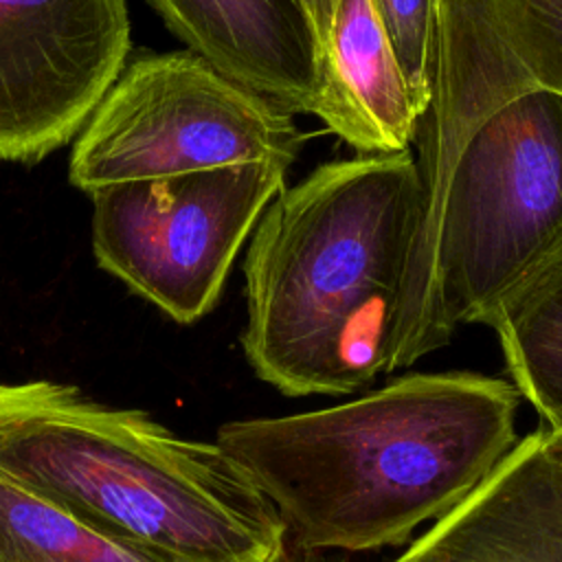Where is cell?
Segmentation results:
<instances>
[{"label":"cell","mask_w":562,"mask_h":562,"mask_svg":"<svg viewBox=\"0 0 562 562\" xmlns=\"http://www.w3.org/2000/svg\"><path fill=\"white\" fill-rule=\"evenodd\" d=\"M520 402L494 375L406 373L336 406L226 422L215 441L296 549L371 551L459 507L518 443Z\"/></svg>","instance_id":"obj_1"},{"label":"cell","mask_w":562,"mask_h":562,"mask_svg":"<svg viewBox=\"0 0 562 562\" xmlns=\"http://www.w3.org/2000/svg\"><path fill=\"white\" fill-rule=\"evenodd\" d=\"M562 259V92L531 90L465 140L413 241L386 373L450 342Z\"/></svg>","instance_id":"obj_4"},{"label":"cell","mask_w":562,"mask_h":562,"mask_svg":"<svg viewBox=\"0 0 562 562\" xmlns=\"http://www.w3.org/2000/svg\"><path fill=\"white\" fill-rule=\"evenodd\" d=\"M391 562H404V560L397 555V558H395V560H391Z\"/></svg>","instance_id":"obj_18"},{"label":"cell","mask_w":562,"mask_h":562,"mask_svg":"<svg viewBox=\"0 0 562 562\" xmlns=\"http://www.w3.org/2000/svg\"><path fill=\"white\" fill-rule=\"evenodd\" d=\"M494 329L509 382L542 426L562 432V259L501 303Z\"/></svg>","instance_id":"obj_13"},{"label":"cell","mask_w":562,"mask_h":562,"mask_svg":"<svg viewBox=\"0 0 562 562\" xmlns=\"http://www.w3.org/2000/svg\"><path fill=\"white\" fill-rule=\"evenodd\" d=\"M285 173L279 162H250L97 189L94 259L169 318L191 325L215 307Z\"/></svg>","instance_id":"obj_6"},{"label":"cell","mask_w":562,"mask_h":562,"mask_svg":"<svg viewBox=\"0 0 562 562\" xmlns=\"http://www.w3.org/2000/svg\"><path fill=\"white\" fill-rule=\"evenodd\" d=\"M531 90L562 92V0H437L435 86L415 140L417 235L470 134Z\"/></svg>","instance_id":"obj_7"},{"label":"cell","mask_w":562,"mask_h":562,"mask_svg":"<svg viewBox=\"0 0 562 562\" xmlns=\"http://www.w3.org/2000/svg\"><path fill=\"white\" fill-rule=\"evenodd\" d=\"M404 562H562V461L544 428L520 437L494 472L417 536Z\"/></svg>","instance_id":"obj_9"},{"label":"cell","mask_w":562,"mask_h":562,"mask_svg":"<svg viewBox=\"0 0 562 562\" xmlns=\"http://www.w3.org/2000/svg\"><path fill=\"white\" fill-rule=\"evenodd\" d=\"M411 99L426 114L435 86L437 0H373Z\"/></svg>","instance_id":"obj_14"},{"label":"cell","mask_w":562,"mask_h":562,"mask_svg":"<svg viewBox=\"0 0 562 562\" xmlns=\"http://www.w3.org/2000/svg\"><path fill=\"white\" fill-rule=\"evenodd\" d=\"M422 217L411 149L318 165L261 213L244 261L241 347L290 397L345 395L386 371Z\"/></svg>","instance_id":"obj_2"},{"label":"cell","mask_w":562,"mask_h":562,"mask_svg":"<svg viewBox=\"0 0 562 562\" xmlns=\"http://www.w3.org/2000/svg\"><path fill=\"white\" fill-rule=\"evenodd\" d=\"M189 50L281 110L314 114L321 48L301 0H147Z\"/></svg>","instance_id":"obj_10"},{"label":"cell","mask_w":562,"mask_h":562,"mask_svg":"<svg viewBox=\"0 0 562 562\" xmlns=\"http://www.w3.org/2000/svg\"><path fill=\"white\" fill-rule=\"evenodd\" d=\"M127 55L125 0H0V160L33 165L75 138Z\"/></svg>","instance_id":"obj_8"},{"label":"cell","mask_w":562,"mask_h":562,"mask_svg":"<svg viewBox=\"0 0 562 562\" xmlns=\"http://www.w3.org/2000/svg\"><path fill=\"white\" fill-rule=\"evenodd\" d=\"M274 562H318V560L305 555V551H301V549H290V544H288Z\"/></svg>","instance_id":"obj_16"},{"label":"cell","mask_w":562,"mask_h":562,"mask_svg":"<svg viewBox=\"0 0 562 562\" xmlns=\"http://www.w3.org/2000/svg\"><path fill=\"white\" fill-rule=\"evenodd\" d=\"M360 154L411 149L419 112L373 0H331L314 114Z\"/></svg>","instance_id":"obj_11"},{"label":"cell","mask_w":562,"mask_h":562,"mask_svg":"<svg viewBox=\"0 0 562 562\" xmlns=\"http://www.w3.org/2000/svg\"><path fill=\"white\" fill-rule=\"evenodd\" d=\"M0 562H187L110 531L0 472Z\"/></svg>","instance_id":"obj_12"},{"label":"cell","mask_w":562,"mask_h":562,"mask_svg":"<svg viewBox=\"0 0 562 562\" xmlns=\"http://www.w3.org/2000/svg\"><path fill=\"white\" fill-rule=\"evenodd\" d=\"M0 472L40 496L187 562H274V505L217 441L55 380L0 382Z\"/></svg>","instance_id":"obj_3"},{"label":"cell","mask_w":562,"mask_h":562,"mask_svg":"<svg viewBox=\"0 0 562 562\" xmlns=\"http://www.w3.org/2000/svg\"><path fill=\"white\" fill-rule=\"evenodd\" d=\"M544 428V426H542ZM544 435H547V443L549 448L553 450V454L562 461V432H555V430H549L544 428Z\"/></svg>","instance_id":"obj_17"},{"label":"cell","mask_w":562,"mask_h":562,"mask_svg":"<svg viewBox=\"0 0 562 562\" xmlns=\"http://www.w3.org/2000/svg\"><path fill=\"white\" fill-rule=\"evenodd\" d=\"M312 18L314 31H316V40H318V48H323L325 42V33L329 26V15H331V0H301Z\"/></svg>","instance_id":"obj_15"},{"label":"cell","mask_w":562,"mask_h":562,"mask_svg":"<svg viewBox=\"0 0 562 562\" xmlns=\"http://www.w3.org/2000/svg\"><path fill=\"white\" fill-rule=\"evenodd\" d=\"M303 143L290 112L193 50L143 53L127 59L77 134L68 178L94 193L228 165L290 169Z\"/></svg>","instance_id":"obj_5"}]
</instances>
